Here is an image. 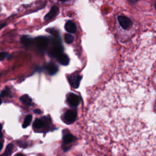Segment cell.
Returning a JSON list of instances; mask_svg holds the SVG:
<instances>
[{
    "instance_id": "cb8c5ba5",
    "label": "cell",
    "mask_w": 156,
    "mask_h": 156,
    "mask_svg": "<svg viewBox=\"0 0 156 156\" xmlns=\"http://www.w3.org/2000/svg\"><path fill=\"white\" fill-rule=\"evenodd\" d=\"M1 130H2V125L0 124V136H2V133H1Z\"/></svg>"
},
{
    "instance_id": "9c48e42d",
    "label": "cell",
    "mask_w": 156,
    "mask_h": 156,
    "mask_svg": "<svg viewBox=\"0 0 156 156\" xmlns=\"http://www.w3.org/2000/svg\"><path fill=\"white\" fill-rule=\"evenodd\" d=\"M45 69L48 71V74L52 76L56 74L58 71L57 66L54 63H49L45 66Z\"/></svg>"
},
{
    "instance_id": "7402d4cb",
    "label": "cell",
    "mask_w": 156,
    "mask_h": 156,
    "mask_svg": "<svg viewBox=\"0 0 156 156\" xmlns=\"http://www.w3.org/2000/svg\"><path fill=\"white\" fill-rule=\"evenodd\" d=\"M5 26V23H4V24H0V30H1L2 28H3Z\"/></svg>"
},
{
    "instance_id": "4fadbf2b",
    "label": "cell",
    "mask_w": 156,
    "mask_h": 156,
    "mask_svg": "<svg viewBox=\"0 0 156 156\" xmlns=\"http://www.w3.org/2000/svg\"><path fill=\"white\" fill-rule=\"evenodd\" d=\"M20 40L21 43H23V44L26 48L29 47L32 43V39L29 36H23Z\"/></svg>"
},
{
    "instance_id": "d6986e66",
    "label": "cell",
    "mask_w": 156,
    "mask_h": 156,
    "mask_svg": "<svg viewBox=\"0 0 156 156\" xmlns=\"http://www.w3.org/2000/svg\"><path fill=\"white\" fill-rule=\"evenodd\" d=\"M1 96L2 97L10 96V90L9 89V88L6 87L4 90H2L1 93Z\"/></svg>"
},
{
    "instance_id": "8992f818",
    "label": "cell",
    "mask_w": 156,
    "mask_h": 156,
    "mask_svg": "<svg viewBox=\"0 0 156 156\" xmlns=\"http://www.w3.org/2000/svg\"><path fill=\"white\" fill-rule=\"evenodd\" d=\"M67 101L70 106L76 107L79 104L80 99L77 95L74 93H69L67 98Z\"/></svg>"
},
{
    "instance_id": "ba28073f",
    "label": "cell",
    "mask_w": 156,
    "mask_h": 156,
    "mask_svg": "<svg viewBox=\"0 0 156 156\" xmlns=\"http://www.w3.org/2000/svg\"><path fill=\"white\" fill-rule=\"evenodd\" d=\"M58 12V8L57 6H53L51 7L49 12L45 15L44 20L46 21L51 20L53 19L57 14Z\"/></svg>"
},
{
    "instance_id": "7a4b0ae2",
    "label": "cell",
    "mask_w": 156,
    "mask_h": 156,
    "mask_svg": "<svg viewBox=\"0 0 156 156\" xmlns=\"http://www.w3.org/2000/svg\"><path fill=\"white\" fill-rule=\"evenodd\" d=\"M58 39L57 38L56 40H54L52 48L51 51V54L53 57H55L56 58L58 57L60 54H62L63 51L62 45L60 42V40H58Z\"/></svg>"
},
{
    "instance_id": "52a82bcc",
    "label": "cell",
    "mask_w": 156,
    "mask_h": 156,
    "mask_svg": "<svg viewBox=\"0 0 156 156\" xmlns=\"http://www.w3.org/2000/svg\"><path fill=\"white\" fill-rule=\"evenodd\" d=\"M77 117V112L75 110H69L64 114V119L68 123L74 122Z\"/></svg>"
},
{
    "instance_id": "ffe728a7",
    "label": "cell",
    "mask_w": 156,
    "mask_h": 156,
    "mask_svg": "<svg viewBox=\"0 0 156 156\" xmlns=\"http://www.w3.org/2000/svg\"><path fill=\"white\" fill-rule=\"evenodd\" d=\"M7 55H8L7 52H0V61L4 59L7 56Z\"/></svg>"
},
{
    "instance_id": "484cf974",
    "label": "cell",
    "mask_w": 156,
    "mask_h": 156,
    "mask_svg": "<svg viewBox=\"0 0 156 156\" xmlns=\"http://www.w3.org/2000/svg\"><path fill=\"white\" fill-rule=\"evenodd\" d=\"M16 156H24L22 154H16Z\"/></svg>"
},
{
    "instance_id": "e0dca14e",
    "label": "cell",
    "mask_w": 156,
    "mask_h": 156,
    "mask_svg": "<svg viewBox=\"0 0 156 156\" xmlns=\"http://www.w3.org/2000/svg\"><path fill=\"white\" fill-rule=\"evenodd\" d=\"M31 121H32V116L30 115L26 116L24 120V122L23 124V127H24V128L27 127L30 123Z\"/></svg>"
},
{
    "instance_id": "2e32d148",
    "label": "cell",
    "mask_w": 156,
    "mask_h": 156,
    "mask_svg": "<svg viewBox=\"0 0 156 156\" xmlns=\"http://www.w3.org/2000/svg\"><path fill=\"white\" fill-rule=\"evenodd\" d=\"M75 138L71 134L66 135L63 136V143L65 144H69L74 140Z\"/></svg>"
},
{
    "instance_id": "83f0119b",
    "label": "cell",
    "mask_w": 156,
    "mask_h": 156,
    "mask_svg": "<svg viewBox=\"0 0 156 156\" xmlns=\"http://www.w3.org/2000/svg\"><path fill=\"white\" fill-rule=\"evenodd\" d=\"M1 102H2V101H1V98H0V105H1Z\"/></svg>"
},
{
    "instance_id": "277c9868",
    "label": "cell",
    "mask_w": 156,
    "mask_h": 156,
    "mask_svg": "<svg viewBox=\"0 0 156 156\" xmlns=\"http://www.w3.org/2000/svg\"><path fill=\"white\" fill-rule=\"evenodd\" d=\"M68 79L71 87L74 88H76L79 86L80 80L82 79V76L78 74H73L69 76L68 77Z\"/></svg>"
},
{
    "instance_id": "7c38bea8",
    "label": "cell",
    "mask_w": 156,
    "mask_h": 156,
    "mask_svg": "<svg viewBox=\"0 0 156 156\" xmlns=\"http://www.w3.org/2000/svg\"><path fill=\"white\" fill-rule=\"evenodd\" d=\"M57 58L58 62L62 65L66 66V65H68V63H69V60L68 57L63 53H62L58 57H57Z\"/></svg>"
},
{
    "instance_id": "d4e9b609",
    "label": "cell",
    "mask_w": 156,
    "mask_h": 156,
    "mask_svg": "<svg viewBox=\"0 0 156 156\" xmlns=\"http://www.w3.org/2000/svg\"><path fill=\"white\" fill-rule=\"evenodd\" d=\"M2 146H3V144H2L1 142H0V151L2 149Z\"/></svg>"
},
{
    "instance_id": "f1b7e54d",
    "label": "cell",
    "mask_w": 156,
    "mask_h": 156,
    "mask_svg": "<svg viewBox=\"0 0 156 156\" xmlns=\"http://www.w3.org/2000/svg\"><path fill=\"white\" fill-rule=\"evenodd\" d=\"M0 76H1V74H0Z\"/></svg>"
},
{
    "instance_id": "9a60e30c",
    "label": "cell",
    "mask_w": 156,
    "mask_h": 156,
    "mask_svg": "<svg viewBox=\"0 0 156 156\" xmlns=\"http://www.w3.org/2000/svg\"><path fill=\"white\" fill-rule=\"evenodd\" d=\"M13 146L12 144L10 143L9 144L5 149V151L4 152V154L2 155H1L0 156H9V155H10L12 152V151H13Z\"/></svg>"
},
{
    "instance_id": "3957f363",
    "label": "cell",
    "mask_w": 156,
    "mask_h": 156,
    "mask_svg": "<svg viewBox=\"0 0 156 156\" xmlns=\"http://www.w3.org/2000/svg\"><path fill=\"white\" fill-rule=\"evenodd\" d=\"M35 42L38 49L41 51H44L49 43V39L46 37H38L35 38Z\"/></svg>"
},
{
    "instance_id": "30bf717a",
    "label": "cell",
    "mask_w": 156,
    "mask_h": 156,
    "mask_svg": "<svg viewBox=\"0 0 156 156\" xmlns=\"http://www.w3.org/2000/svg\"><path fill=\"white\" fill-rule=\"evenodd\" d=\"M65 29L69 33H74L77 30V26L74 22L69 20L65 23Z\"/></svg>"
},
{
    "instance_id": "5b68a950",
    "label": "cell",
    "mask_w": 156,
    "mask_h": 156,
    "mask_svg": "<svg viewBox=\"0 0 156 156\" xmlns=\"http://www.w3.org/2000/svg\"><path fill=\"white\" fill-rule=\"evenodd\" d=\"M118 21L119 22V25L124 29H128L132 24L131 20L125 16H119L118 17Z\"/></svg>"
},
{
    "instance_id": "5bb4252c",
    "label": "cell",
    "mask_w": 156,
    "mask_h": 156,
    "mask_svg": "<svg viewBox=\"0 0 156 156\" xmlns=\"http://www.w3.org/2000/svg\"><path fill=\"white\" fill-rule=\"evenodd\" d=\"M20 101H21V102L23 104H24L25 105H27V106L31 105L32 104L31 98L27 94H24V95L22 96L20 98Z\"/></svg>"
},
{
    "instance_id": "603a6c76",
    "label": "cell",
    "mask_w": 156,
    "mask_h": 156,
    "mask_svg": "<svg viewBox=\"0 0 156 156\" xmlns=\"http://www.w3.org/2000/svg\"><path fill=\"white\" fill-rule=\"evenodd\" d=\"M34 112L38 114V113H40V110H38V109H37V110H34Z\"/></svg>"
},
{
    "instance_id": "44dd1931",
    "label": "cell",
    "mask_w": 156,
    "mask_h": 156,
    "mask_svg": "<svg viewBox=\"0 0 156 156\" xmlns=\"http://www.w3.org/2000/svg\"><path fill=\"white\" fill-rule=\"evenodd\" d=\"M130 3H132V4H133V3H135L136 2H137L138 0H128Z\"/></svg>"
},
{
    "instance_id": "4316f807",
    "label": "cell",
    "mask_w": 156,
    "mask_h": 156,
    "mask_svg": "<svg viewBox=\"0 0 156 156\" xmlns=\"http://www.w3.org/2000/svg\"><path fill=\"white\" fill-rule=\"evenodd\" d=\"M58 1H60L61 2H66V1H68V0H58Z\"/></svg>"
},
{
    "instance_id": "6da1fadb",
    "label": "cell",
    "mask_w": 156,
    "mask_h": 156,
    "mask_svg": "<svg viewBox=\"0 0 156 156\" xmlns=\"http://www.w3.org/2000/svg\"><path fill=\"white\" fill-rule=\"evenodd\" d=\"M88 131L97 144L116 156H155V115L141 103L96 101L87 115Z\"/></svg>"
},
{
    "instance_id": "ac0fdd59",
    "label": "cell",
    "mask_w": 156,
    "mask_h": 156,
    "mask_svg": "<svg viewBox=\"0 0 156 156\" xmlns=\"http://www.w3.org/2000/svg\"><path fill=\"white\" fill-rule=\"evenodd\" d=\"M73 40H74V37L71 34H67L65 35V41L66 43L68 44H71L73 43Z\"/></svg>"
},
{
    "instance_id": "8fae6325",
    "label": "cell",
    "mask_w": 156,
    "mask_h": 156,
    "mask_svg": "<svg viewBox=\"0 0 156 156\" xmlns=\"http://www.w3.org/2000/svg\"><path fill=\"white\" fill-rule=\"evenodd\" d=\"M46 124V122L43 119H37L33 124V127L35 129H41L45 127Z\"/></svg>"
}]
</instances>
